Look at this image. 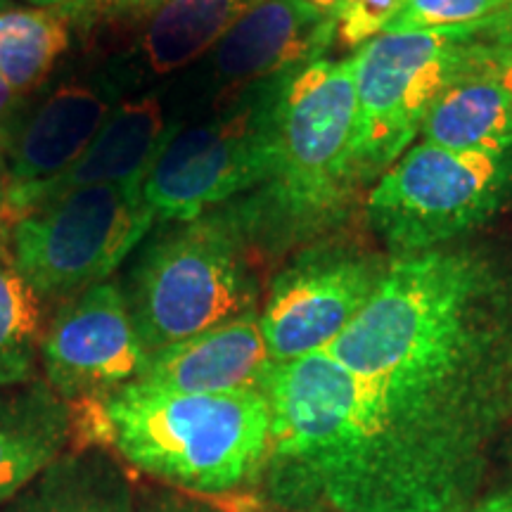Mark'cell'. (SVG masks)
<instances>
[{
    "mask_svg": "<svg viewBox=\"0 0 512 512\" xmlns=\"http://www.w3.org/2000/svg\"><path fill=\"white\" fill-rule=\"evenodd\" d=\"M325 354L366 384L373 418L347 512H456L475 501L512 394L475 264L401 256Z\"/></svg>",
    "mask_w": 512,
    "mask_h": 512,
    "instance_id": "6da1fadb",
    "label": "cell"
},
{
    "mask_svg": "<svg viewBox=\"0 0 512 512\" xmlns=\"http://www.w3.org/2000/svg\"><path fill=\"white\" fill-rule=\"evenodd\" d=\"M98 403L119 456L197 494H228L264 475L271 411L264 392L176 394L133 382Z\"/></svg>",
    "mask_w": 512,
    "mask_h": 512,
    "instance_id": "7a4b0ae2",
    "label": "cell"
},
{
    "mask_svg": "<svg viewBox=\"0 0 512 512\" xmlns=\"http://www.w3.org/2000/svg\"><path fill=\"white\" fill-rule=\"evenodd\" d=\"M264 394L268 496L290 510L347 512L373 439L366 384L320 351L273 363Z\"/></svg>",
    "mask_w": 512,
    "mask_h": 512,
    "instance_id": "3957f363",
    "label": "cell"
},
{
    "mask_svg": "<svg viewBox=\"0 0 512 512\" xmlns=\"http://www.w3.org/2000/svg\"><path fill=\"white\" fill-rule=\"evenodd\" d=\"M247 209L214 211L178 223L145 247L128 275L124 297L145 349L157 351L252 311Z\"/></svg>",
    "mask_w": 512,
    "mask_h": 512,
    "instance_id": "277c9868",
    "label": "cell"
},
{
    "mask_svg": "<svg viewBox=\"0 0 512 512\" xmlns=\"http://www.w3.org/2000/svg\"><path fill=\"white\" fill-rule=\"evenodd\" d=\"M358 102L354 57L311 62L287 74L275 119V164L264 185L266 209L249 219H271L306 228L342 202L356 181Z\"/></svg>",
    "mask_w": 512,
    "mask_h": 512,
    "instance_id": "5b68a950",
    "label": "cell"
},
{
    "mask_svg": "<svg viewBox=\"0 0 512 512\" xmlns=\"http://www.w3.org/2000/svg\"><path fill=\"white\" fill-rule=\"evenodd\" d=\"M285 76L247 86L238 105L197 126H176L143 183L159 221L188 223L266 185L275 164V119Z\"/></svg>",
    "mask_w": 512,
    "mask_h": 512,
    "instance_id": "8992f818",
    "label": "cell"
},
{
    "mask_svg": "<svg viewBox=\"0 0 512 512\" xmlns=\"http://www.w3.org/2000/svg\"><path fill=\"white\" fill-rule=\"evenodd\" d=\"M143 183L93 185L43 202L12 228L10 266L38 299H72L105 283L155 221Z\"/></svg>",
    "mask_w": 512,
    "mask_h": 512,
    "instance_id": "52a82bcc",
    "label": "cell"
},
{
    "mask_svg": "<svg viewBox=\"0 0 512 512\" xmlns=\"http://www.w3.org/2000/svg\"><path fill=\"white\" fill-rule=\"evenodd\" d=\"M475 31H384L354 55L356 178L399 162L441 93L470 67Z\"/></svg>",
    "mask_w": 512,
    "mask_h": 512,
    "instance_id": "ba28073f",
    "label": "cell"
},
{
    "mask_svg": "<svg viewBox=\"0 0 512 512\" xmlns=\"http://www.w3.org/2000/svg\"><path fill=\"white\" fill-rule=\"evenodd\" d=\"M510 183L508 155L456 152L422 140L380 176L368 214L394 252H430L489 219Z\"/></svg>",
    "mask_w": 512,
    "mask_h": 512,
    "instance_id": "9c48e42d",
    "label": "cell"
},
{
    "mask_svg": "<svg viewBox=\"0 0 512 512\" xmlns=\"http://www.w3.org/2000/svg\"><path fill=\"white\" fill-rule=\"evenodd\" d=\"M46 382L64 401H102L143 377L150 351L140 342L112 280L67 299L41 337Z\"/></svg>",
    "mask_w": 512,
    "mask_h": 512,
    "instance_id": "30bf717a",
    "label": "cell"
},
{
    "mask_svg": "<svg viewBox=\"0 0 512 512\" xmlns=\"http://www.w3.org/2000/svg\"><path fill=\"white\" fill-rule=\"evenodd\" d=\"M382 273L358 254L316 249L287 266L259 313L273 363L320 354L368 304Z\"/></svg>",
    "mask_w": 512,
    "mask_h": 512,
    "instance_id": "8fae6325",
    "label": "cell"
},
{
    "mask_svg": "<svg viewBox=\"0 0 512 512\" xmlns=\"http://www.w3.org/2000/svg\"><path fill=\"white\" fill-rule=\"evenodd\" d=\"M117 107L107 81H76L48 95L12 133L5 162L15 221L27 214L38 188L55 181L93 143Z\"/></svg>",
    "mask_w": 512,
    "mask_h": 512,
    "instance_id": "7c38bea8",
    "label": "cell"
},
{
    "mask_svg": "<svg viewBox=\"0 0 512 512\" xmlns=\"http://www.w3.org/2000/svg\"><path fill=\"white\" fill-rule=\"evenodd\" d=\"M332 41L335 17L299 0H261L202 60L223 86H254L323 60Z\"/></svg>",
    "mask_w": 512,
    "mask_h": 512,
    "instance_id": "4fadbf2b",
    "label": "cell"
},
{
    "mask_svg": "<svg viewBox=\"0 0 512 512\" xmlns=\"http://www.w3.org/2000/svg\"><path fill=\"white\" fill-rule=\"evenodd\" d=\"M273 361L256 309L150 354L138 382L176 394L264 392Z\"/></svg>",
    "mask_w": 512,
    "mask_h": 512,
    "instance_id": "5bb4252c",
    "label": "cell"
},
{
    "mask_svg": "<svg viewBox=\"0 0 512 512\" xmlns=\"http://www.w3.org/2000/svg\"><path fill=\"white\" fill-rule=\"evenodd\" d=\"M174 128L159 95L119 102L88 150L62 176L34 192L27 214L64 192L145 178Z\"/></svg>",
    "mask_w": 512,
    "mask_h": 512,
    "instance_id": "9a60e30c",
    "label": "cell"
},
{
    "mask_svg": "<svg viewBox=\"0 0 512 512\" xmlns=\"http://www.w3.org/2000/svg\"><path fill=\"white\" fill-rule=\"evenodd\" d=\"M72 432L69 401L48 382L0 387V505L64 456Z\"/></svg>",
    "mask_w": 512,
    "mask_h": 512,
    "instance_id": "2e32d148",
    "label": "cell"
},
{
    "mask_svg": "<svg viewBox=\"0 0 512 512\" xmlns=\"http://www.w3.org/2000/svg\"><path fill=\"white\" fill-rule=\"evenodd\" d=\"M0 512H136V498L117 460L100 448H81L64 453Z\"/></svg>",
    "mask_w": 512,
    "mask_h": 512,
    "instance_id": "e0dca14e",
    "label": "cell"
},
{
    "mask_svg": "<svg viewBox=\"0 0 512 512\" xmlns=\"http://www.w3.org/2000/svg\"><path fill=\"white\" fill-rule=\"evenodd\" d=\"M420 131L427 143L448 150L508 155L512 98L496 81L465 72L439 95Z\"/></svg>",
    "mask_w": 512,
    "mask_h": 512,
    "instance_id": "ac0fdd59",
    "label": "cell"
},
{
    "mask_svg": "<svg viewBox=\"0 0 512 512\" xmlns=\"http://www.w3.org/2000/svg\"><path fill=\"white\" fill-rule=\"evenodd\" d=\"M261 0H169L147 17L138 55L150 74L200 62Z\"/></svg>",
    "mask_w": 512,
    "mask_h": 512,
    "instance_id": "d6986e66",
    "label": "cell"
},
{
    "mask_svg": "<svg viewBox=\"0 0 512 512\" xmlns=\"http://www.w3.org/2000/svg\"><path fill=\"white\" fill-rule=\"evenodd\" d=\"M67 50V19L55 8L0 10V79L19 98L41 86Z\"/></svg>",
    "mask_w": 512,
    "mask_h": 512,
    "instance_id": "ffe728a7",
    "label": "cell"
},
{
    "mask_svg": "<svg viewBox=\"0 0 512 512\" xmlns=\"http://www.w3.org/2000/svg\"><path fill=\"white\" fill-rule=\"evenodd\" d=\"M41 337V299L15 268L0 261V387L34 380Z\"/></svg>",
    "mask_w": 512,
    "mask_h": 512,
    "instance_id": "44dd1931",
    "label": "cell"
},
{
    "mask_svg": "<svg viewBox=\"0 0 512 512\" xmlns=\"http://www.w3.org/2000/svg\"><path fill=\"white\" fill-rule=\"evenodd\" d=\"M505 0H406L387 31H479Z\"/></svg>",
    "mask_w": 512,
    "mask_h": 512,
    "instance_id": "7402d4cb",
    "label": "cell"
},
{
    "mask_svg": "<svg viewBox=\"0 0 512 512\" xmlns=\"http://www.w3.org/2000/svg\"><path fill=\"white\" fill-rule=\"evenodd\" d=\"M406 0H342L335 12V41L361 48L387 31Z\"/></svg>",
    "mask_w": 512,
    "mask_h": 512,
    "instance_id": "603a6c76",
    "label": "cell"
},
{
    "mask_svg": "<svg viewBox=\"0 0 512 512\" xmlns=\"http://www.w3.org/2000/svg\"><path fill=\"white\" fill-rule=\"evenodd\" d=\"M467 72L496 81L512 98V43H475Z\"/></svg>",
    "mask_w": 512,
    "mask_h": 512,
    "instance_id": "cb8c5ba5",
    "label": "cell"
},
{
    "mask_svg": "<svg viewBox=\"0 0 512 512\" xmlns=\"http://www.w3.org/2000/svg\"><path fill=\"white\" fill-rule=\"evenodd\" d=\"M15 214L10 204V176L5 152H0V259H10L12 228H15Z\"/></svg>",
    "mask_w": 512,
    "mask_h": 512,
    "instance_id": "d4e9b609",
    "label": "cell"
},
{
    "mask_svg": "<svg viewBox=\"0 0 512 512\" xmlns=\"http://www.w3.org/2000/svg\"><path fill=\"white\" fill-rule=\"evenodd\" d=\"M19 95L0 79V152L8 150L12 133H15Z\"/></svg>",
    "mask_w": 512,
    "mask_h": 512,
    "instance_id": "484cf974",
    "label": "cell"
},
{
    "mask_svg": "<svg viewBox=\"0 0 512 512\" xmlns=\"http://www.w3.org/2000/svg\"><path fill=\"white\" fill-rule=\"evenodd\" d=\"M140 512H216V510L209 508V505H204V503L190 501V498L162 494V496L152 498V501H145Z\"/></svg>",
    "mask_w": 512,
    "mask_h": 512,
    "instance_id": "4316f807",
    "label": "cell"
},
{
    "mask_svg": "<svg viewBox=\"0 0 512 512\" xmlns=\"http://www.w3.org/2000/svg\"><path fill=\"white\" fill-rule=\"evenodd\" d=\"M477 34L491 36V43H512V0H505L501 12L486 19Z\"/></svg>",
    "mask_w": 512,
    "mask_h": 512,
    "instance_id": "83f0119b",
    "label": "cell"
},
{
    "mask_svg": "<svg viewBox=\"0 0 512 512\" xmlns=\"http://www.w3.org/2000/svg\"><path fill=\"white\" fill-rule=\"evenodd\" d=\"M169 0H105L107 10L114 15H147L150 17L157 8Z\"/></svg>",
    "mask_w": 512,
    "mask_h": 512,
    "instance_id": "f1b7e54d",
    "label": "cell"
},
{
    "mask_svg": "<svg viewBox=\"0 0 512 512\" xmlns=\"http://www.w3.org/2000/svg\"><path fill=\"white\" fill-rule=\"evenodd\" d=\"M456 512H512V494H496L477 503L472 501Z\"/></svg>",
    "mask_w": 512,
    "mask_h": 512,
    "instance_id": "f546056e",
    "label": "cell"
},
{
    "mask_svg": "<svg viewBox=\"0 0 512 512\" xmlns=\"http://www.w3.org/2000/svg\"><path fill=\"white\" fill-rule=\"evenodd\" d=\"M299 3L306 5V8L320 12V15L335 17V12L339 10V5H342V0H299Z\"/></svg>",
    "mask_w": 512,
    "mask_h": 512,
    "instance_id": "4dcf8cb0",
    "label": "cell"
},
{
    "mask_svg": "<svg viewBox=\"0 0 512 512\" xmlns=\"http://www.w3.org/2000/svg\"><path fill=\"white\" fill-rule=\"evenodd\" d=\"M27 3L34 5V8H55V5L72 3V0H27Z\"/></svg>",
    "mask_w": 512,
    "mask_h": 512,
    "instance_id": "1f68e13d",
    "label": "cell"
},
{
    "mask_svg": "<svg viewBox=\"0 0 512 512\" xmlns=\"http://www.w3.org/2000/svg\"><path fill=\"white\" fill-rule=\"evenodd\" d=\"M5 3V0H0V5H3Z\"/></svg>",
    "mask_w": 512,
    "mask_h": 512,
    "instance_id": "d6a6232c",
    "label": "cell"
}]
</instances>
